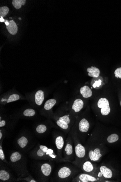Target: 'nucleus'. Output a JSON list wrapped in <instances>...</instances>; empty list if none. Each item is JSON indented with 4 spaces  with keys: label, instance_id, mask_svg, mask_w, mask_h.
Returning <instances> with one entry per match:
<instances>
[{
    "label": "nucleus",
    "instance_id": "obj_1",
    "mask_svg": "<svg viewBox=\"0 0 121 182\" xmlns=\"http://www.w3.org/2000/svg\"><path fill=\"white\" fill-rule=\"evenodd\" d=\"M9 163L18 177H26L30 175L27 167V159L21 152L16 151L11 153Z\"/></svg>",
    "mask_w": 121,
    "mask_h": 182
},
{
    "label": "nucleus",
    "instance_id": "obj_2",
    "mask_svg": "<svg viewBox=\"0 0 121 182\" xmlns=\"http://www.w3.org/2000/svg\"><path fill=\"white\" fill-rule=\"evenodd\" d=\"M32 159L38 160H48L62 162L53 149L44 145H38L29 153Z\"/></svg>",
    "mask_w": 121,
    "mask_h": 182
},
{
    "label": "nucleus",
    "instance_id": "obj_3",
    "mask_svg": "<svg viewBox=\"0 0 121 182\" xmlns=\"http://www.w3.org/2000/svg\"><path fill=\"white\" fill-rule=\"evenodd\" d=\"M82 171L76 165L66 164L60 167L56 172L54 181L66 182L72 181Z\"/></svg>",
    "mask_w": 121,
    "mask_h": 182
},
{
    "label": "nucleus",
    "instance_id": "obj_4",
    "mask_svg": "<svg viewBox=\"0 0 121 182\" xmlns=\"http://www.w3.org/2000/svg\"><path fill=\"white\" fill-rule=\"evenodd\" d=\"M72 129L70 132L73 140L76 159L71 163L76 165L83 161L88 160V149L82 145V142L78 136L75 129L73 128Z\"/></svg>",
    "mask_w": 121,
    "mask_h": 182
},
{
    "label": "nucleus",
    "instance_id": "obj_5",
    "mask_svg": "<svg viewBox=\"0 0 121 182\" xmlns=\"http://www.w3.org/2000/svg\"><path fill=\"white\" fill-rule=\"evenodd\" d=\"M52 161H44L40 163L36 170L37 176L38 181L48 182L51 177L53 170V164Z\"/></svg>",
    "mask_w": 121,
    "mask_h": 182
},
{
    "label": "nucleus",
    "instance_id": "obj_6",
    "mask_svg": "<svg viewBox=\"0 0 121 182\" xmlns=\"http://www.w3.org/2000/svg\"><path fill=\"white\" fill-rule=\"evenodd\" d=\"M63 158L68 161L72 162L76 159L74 144L71 132L65 142L64 148L63 151Z\"/></svg>",
    "mask_w": 121,
    "mask_h": 182
},
{
    "label": "nucleus",
    "instance_id": "obj_7",
    "mask_svg": "<svg viewBox=\"0 0 121 182\" xmlns=\"http://www.w3.org/2000/svg\"><path fill=\"white\" fill-rule=\"evenodd\" d=\"M58 116L57 114H54L51 118L55 121L56 123L60 128L65 131L66 132L70 131L71 125L72 124L73 117L70 113L61 114Z\"/></svg>",
    "mask_w": 121,
    "mask_h": 182
},
{
    "label": "nucleus",
    "instance_id": "obj_8",
    "mask_svg": "<svg viewBox=\"0 0 121 182\" xmlns=\"http://www.w3.org/2000/svg\"><path fill=\"white\" fill-rule=\"evenodd\" d=\"M25 99H27L17 91L9 92L1 96L0 104L1 106H4L11 102Z\"/></svg>",
    "mask_w": 121,
    "mask_h": 182
},
{
    "label": "nucleus",
    "instance_id": "obj_9",
    "mask_svg": "<svg viewBox=\"0 0 121 182\" xmlns=\"http://www.w3.org/2000/svg\"><path fill=\"white\" fill-rule=\"evenodd\" d=\"M90 124L88 121L85 118H82L79 120L77 123V129L76 131L78 137L82 143L85 141V134L89 130Z\"/></svg>",
    "mask_w": 121,
    "mask_h": 182
},
{
    "label": "nucleus",
    "instance_id": "obj_10",
    "mask_svg": "<svg viewBox=\"0 0 121 182\" xmlns=\"http://www.w3.org/2000/svg\"><path fill=\"white\" fill-rule=\"evenodd\" d=\"M31 138L26 134H22L19 136L16 140L17 147L22 150L26 151L31 147Z\"/></svg>",
    "mask_w": 121,
    "mask_h": 182
},
{
    "label": "nucleus",
    "instance_id": "obj_11",
    "mask_svg": "<svg viewBox=\"0 0 121 182\" xmlns=\"http://www.w3.org/2000/svg\"><path fill=\"white\" fill-rule=\"evenodd\" d=\"M76 166L80 168L84 173L98 177L97 175L98 167L89 160L83 161Z\"/></svg>",
    "mask_w": 121,
    "mask_h": 182
},
{
    "label": "nucleus",
    "instance_id": "obj_12",
    "mask_svg": "<svg viewBox=\"0 0 121 182\" xmlns=\"http://www.w3.org/2000/svg\"><path fill=\"white\" fill-rule=\"evenodd\" d=\"M102 156L101 145L93 146L88 149V159L91 162H99Z\"/></svg>",
    "mask_w": 121,
    "mask_h": 182
},
{
    "label": "nucleus",
    "instance_id": "obj_13",
    "mask_svg": "<svg viewBox=\"0 0 121 182\" xmlns=\"http://www.w3.org/2000/svg\"><path fill=\"white\" fill-rule=\"evenodd\" d=\"M45 99V92L42 90H37L35 94H32L31 97H29L28 100L34 106H42Z\"/></svg>",
    "mask_w": 121,
    "mask_h": 182
},
{
    "label": "nucleus",
    "instance_id": "obj_14",
    "mask_svg": "<svg viewBox=\"0 0 121 182\" xmlns=\"http://www.w3.org/2000/svg\"><path fill=\"white\" fill-rule=\"evenodd\" d=\"M101 178L85 173H80L72 180L74 182H101Z\"/></svg>",
    "mask_w": 121,
    "mask_h": 182
},
{
    "label": "nucleus",
    "instance_id": "obj_15",
    "mask_svg": "<svg viewBox=\"0 0 121 182\" xmlns=\"http://www.w3.org/2000/svg\"><path fill=\"white\" fill-rule=\"evenodd\" d=\"M56 103L57 100L54 99H51L47 100L41 109V114L47 118H51L54 114L52 112L53 108Z\"/></svg>",
    "mask_w": 121,
    "mask_h": 182
},
{
    "label": "nucleus",
    "instance_id": "obj_16",
    "mask_svg": "<svg viewBox=\"0 0 121 182\" xmlns=\"http://www.w3.org/2000/svg\"><path fill=\"white\" fill-rule=\"evenodd\" d=\"M54 142L57 148V153L58 157L63 162H69L62 156L65 142L64 138L61 135H57L54 138Z\"/></svg>",
    "mask_w": 121,
    "mask_h": 182
},
{
    "label": "nucleus",
    "instance_id": "obj_17",
    "mask_svg": "<svg viewBox=\"0 0 121 182\" xmlns=\"http://www.w3.org/2000/svg\"><path fill=\"white\" fill-rule=\"evenodd\" d=\"M15 178L8 169L1 166L0 169V181L1 182H14L16 181Z\"/></svg>",
    "mask_w": 121,
    "mask_h": 182
},
{
    "label": "nucleus",
    "instance_id": "obj_18",
    "mask_svg": "<svg viewBox=\"0 0 121 182\" xmlns=\"http://www.w3.org/2000/svg\"><path fill=\"white\" fill-rule=\"evenodd\" d=\"M98 107L101 109L102 115L107 116L110 113L111 109L108 100L105 98H101L97 103Z\"/></svg>",
    "mask_w": 121,
    "mask_h": 182
},
{
    "label": "nucleus",
    "instance_id": "obj_19",
    "mask_svg": "<svg viewBox=\"0 0 121 182\" xmlns=\"http://www.w3.org/2000/svg\"><path fill=\"white\" fill-rule=\"evenodd\" d=\"M98 177L105 178H111L113 177V172L111 170L104 165H100L98 167L97 171Z\"/></svg>",
    "mask_w": 121,
    "mask_h": 182
},
{
    "label": "nucleus",
    "instance_id": "obj_20",
    "mask_svg": "<svg viewBox=\"0 0 121 182\" xmlns=\"http://www.w3.org/2000/svg\"><path fill=\"white\" fill-rule=\"evenodd\" d=\"M84 103L81 99H76L74 100L71 106V112L78 113L83 108Z\"/></svg>",
    "mask_w": 121,
    "mask_h": 182
},
{
    "label": "nucleus",
    "instance_id": "obj_21",
    "mask_svg": "<svg viewBox=\"0 0 121 182\" xmlns=\"http://www.w3.org/2000/svg\"><path fill=\"white\" fill-rule=\"evenodd\" d=\"M91 84L95 89H99L104 84L103 78L101 76H99L98 78H93L91 81Z\"/></svg>",
    "mask_w": 121,
    "mask_h": 182
},
{
    "label": "nucleus",
    "instance_id": "obj_22",
    "mask_svg": "<svg viewBox=\"0 0 121 182\" xmlns=\"http://www.w3.org/2000/svg\"><path fill=\"white\" fill-rule=\"evenodd\" d=\"M36 112L35 109L31 108L25 109L21 112L20 116L24 118H32L36 115Z\"/></svg>",
    "mask_w": 121,
    "mask_h": 182
},
{
    "label": "nucleus",
    "instance_id": "obj_23",
    "mask_svg": "<svg viewBox=\"0 0 121 182\" xmlns=\"http://www.w3.org/2000/svg\"><path fill=\"white\" fill-rule=\"evenodd\" d=\"M87 71L88 72V76L91 77L96 78L99 76L100 71L95 66H91V67L88 68Z\"/></svg>",
    "mask_w": 121,
    "mask_h": 182
},
{
    "label": "nucleus",
    "instance_id": "obj_24",
    "mask_svg": "<svg viewBox=\"0 0 121 182\" xmlns=\"http://www.w3.org/2000/svg\"><path fill=\"white\" fill-rule=\"evenodd\" d=\"M80 92L82 97L85 98H89L92 95V91L88 86L85 85L81 87Z\"/></svg>",
    "mask_w": 121,
    "mask_h": 182
},
{
    "label": "nucleus",
    "instance_id": "obj_25",
    "mask_svg": "<svg viewBox=\"0 0 121 182\" xmlns=\"http://www.w3.org/2000/svg\"><path fill=\"white\" fill-rule=\"evenodd\" d=\"M6 28L8 32L13 35H15L18 30L17 24L13 20L10 21L9 24L8 26H6Z\"/></svg>",
    "mask_w": 121,
    "mask_h": 182
},
{
    "label": "nucleus",
    "instance_id": "obj_26",
    "mask_svg": "<svg viewBox=\"0 0 121 182\" xmlns=\"http://www.w3.org/2000/svg\"><path fill=\"white\" fill-rule=\"evenodd\" d=\"M48 130V125L45 124H40L36 126L35 131L38 134H43Z\"/></svg>",
    "mask_w": 121,
    "mask_h": 182
},
{
    "label": "nucleus",
    "instance_id": "obj_27",
    "mask_svg": "<svg viewBox=\"0 0 121 182\" xmlns=\"http://www.w3.org/2000/svg\"><path fill=\"white\" fill-rule=\"evenodd\" d=\"M3 140V139L0 140V159H1V162L7 164V165H10L9 163L6 160L5 155L4 154L2 146Z\"/></svg>",
    "mask_w": 121,
    "mask_h": 182
},
{
    "label": "nucleus",
    "instance_id": "obj_28",
    "mask_svg": "<svg viewBox=\"0 0 121 182\" xmlns=\"http://www.w3.org/2000/svg\"><path fill=\"white\" fill-rule=\"evenodd\" d=\"M17 181H22L26 182H38L36 180H35L30 174L27 177H18L16 180Z\"/></svg>",
    "mask_w": 121,
    "mask_h": 182
},
{
    "label": "nucleus",
    "instance_id": "obj_29",
    "mask_svg": "<svg viewBox=\"0 0 121 182\" xmlns=\"http://www.w3.org/2000/svg\"><path fill=\"white\" fill-rule=\"evenodd\" d=\"M26 2V0H14L12 4L15 8L18 9L21 7L22 5H24Z\"/></svg>",
    "mask_w": 121,
    "mask_h": 182
},
{
    "label": "nucleus",
    "instance_id": "obj_30",
    "mask_svg": "<svg viewBox=\"0 0 121 182\" xmlns=\"http://www.w3.org/2000/svg\"><path fill=\"white\" fill-rule=\"evenodd\" d=\"M1 113V117H0V127L1 128H3V127L7 126L8 125V120L7 118L5 117Z\"/></svg>",
    "mask_w": 121,
    "mask_h": 182
},
{
    "label": "nucleus",
    "instance_id": "obj_31",
    "mask_svg": "<svg viewBox=\"0 0 121 182\" xmlns=\"http://www.w3.org/2000/svg\"><path fill=\"white\" fill-rule=\"evenodd\" d=\"M119 137L118 135L116 134H111L107 138V141L109 143H113L118 140Z\"/></svg>",
    "mask_w": 121,
    "mask_h": 182
},
{
    "label": "nucleus",
    "instance_id": "obj_32",
    "mask_svg": "<svg viewBox=\"0 0 121 182\" xmlns=\"http://www.w3.org/2000/svg\"><path fill=\"white\" fill-rule=\"evenodd\" d=\"M9 9L7 6L1 7L0 8V17H5L8 13Z\"/></svg>",
    "mask_w": 121,
    "mask_h": 182
},
{
    "label": "nucleus",
    "instance_id": "obj_33",
    "mask_svg": "<svg viewBox=\"0 0 121 182\" xmlns=\"http://www.w3.org/2000/svg\"><path fill=\"white\" fill-rule=\"evenodd\" d=\"M114 73L115 77L121 79V67L117 68L115 71Z\"/></svg>",
    "mask_w": 121,
    "mask_h": 182
},
{
    "label": "nucleus",
    "instance_id": "obj_34",
    "mask_svg": "<svg viewBox=\"0 0 121 182\" xmlns=\"http://www.w3.org/2000/svg\"><path fill=\"white\" fill-rule=\"evenodd\" d=\"M5 131L3 129L1 128V130H0V140L4 139L5 135Z\"/></svg>",
    "mask_w": 121,
    "mask_h": 182
},
{
    "label": "nucleus",
    "instance_id": "obj_35",
    "mask_svg": "<svg viewBox=\"0 0 121 182\" xmlns=\"http://www.w3.org/2000/svg\"><path fill=\"white\" fill-rule=\"evenodd\" d=\"M4 22L6 26H8L9 24V22H8V21L7 20H5V21Z\"/></svg>",
    "mask_w": 121,
    "mask_h": 182
},
{
    "label": "nucleus",
    "instance_id": "obj_36",
    "mask_svg": "<svg viewBox=\"0 0 121 182\" xmlns=\"http://www.w3.org/2000/svg\"><path fill=\"white\" fill-rule=\"evenodd\" d=\"M5 21V20H4L3 17H1L0 18V22H3Z\"/></svg>",
    "mask_w": 121,
    "mask_h": 182
},
{
    "label": "nucleus",
    "instance_id": "obj_37",
    "mask_svg": "<svg viewBox=\"0 0 121 182\" xmlns=\"http://www.w3.org/2000/svg\"><path fill=\"white\" fill-rule=\"evenodd\" d=\"M19 20H21V18H19Z\"/></svg>",
    "mask_w": 121,
    "mask_h": 182
},
{
    "label": "nucleus",
    "instance_id": "obj_38",
    "mask_svg": "<svg viewBox=\"0 0 121 182\" xmlns=\"http://www.w3.org/2000/svg\"><path fill=\"white\" fill-rule=\"evenodd\" d=\"M120 106H121V102H120Z\"/></svg>",
    "mask_w": 121,
    "mask_h": 182
}]
</instances>
